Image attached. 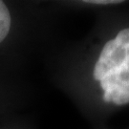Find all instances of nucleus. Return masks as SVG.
<instances>
[{
    "label": "nucleus",
    "mask_w": 129,
    "mask_h": 129,
    "mask_svg": "<svg viewBox=\"0 0 129 129\" xmlns=\"http://www.w3.org/2000/svg\"><path fill=\"white\" fill-rule=\"evenodd\" d=\"M85 3L96 5H109V4H120L121 1H115V0H96V1H85Z\"/></svg>",
    "instance_id": "3"
},
{
    "label": "nucleus",
    "mask_w": 129,
    "mask_h": 129,
    "mask_svg": "<svg viewBox=\"0 0 129 129\" xmlns=\"http://www.w3.org/2000/svg\"><path fill=\"white\" fill-rule=\"evenodd\" d=\"M116 37L122 45V60L118 67L109 71L102 79H108L115 89L111 103L124 105L129 103V28L121 30Z\"/></svg>",
    "instance_id": "1"
},
{
    "label": "nucleus",
    "mask_w": 129,
    "mask_h": 129,
    "mask_svg": "<svg viewBox=\"0 0 129 129\" xmlns=\"http://www.w3.org/2000/svg\"><path fill=\"white\" fill-rule=\"evenodd\" d=\"M12 25L10 11L3 1H0V43L9 35Z\"/></svg>",
    "instance_id": "2"
}]
</instances>
